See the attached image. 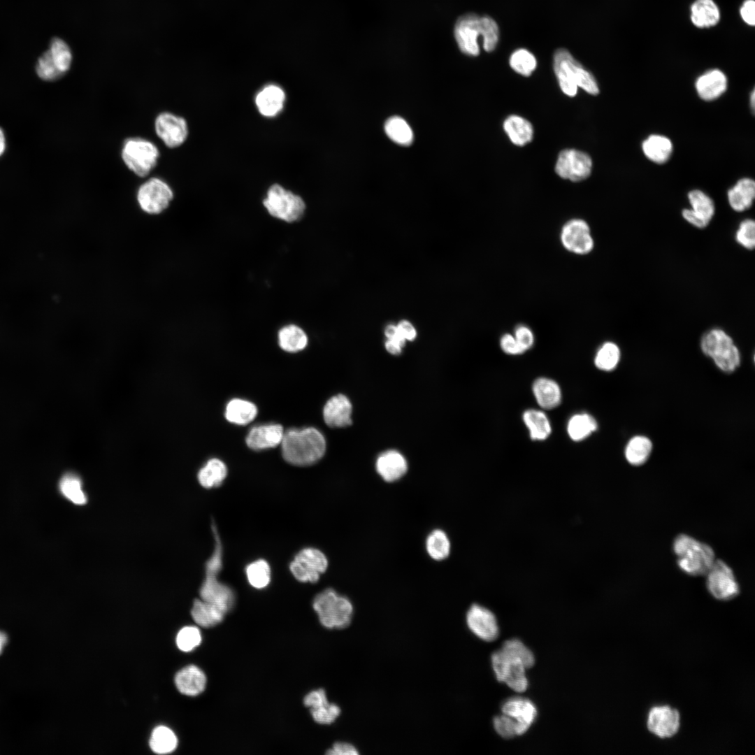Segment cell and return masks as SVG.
<instances>
[{
    "mask_svg": "<svg viewBox=\"0 0 755 755\" xmlns=\"http://www.w3.org/2000/svg\"><path fill=\"white\" fill-rule=\"evenodd\" d=\"M505 653L521 660L526 668H531L535 663L532 652L522 641L513 638L503 642L501 648Z\"/></svg>",
    "mask_w": 755,
    "mask_h": 755,
    "instance_id": "c3c4849f",
    "label": "cell"
},
{
    "mask_svg": "<svg viewBox=\"0 0 755 755\" xmlns=\"http://www.w3.org/2000/svg\"><path fill=\"white\" fill-rule=\"evenodd\" d=\"M284 435L280 424H265L254 426L246 437L247 445L252 450L259 451L278 446Z\"/></svg>",
    "mask_w": 755,
    "mask_h": 755,
    "instance_id": "7402d4cb",
    "label": "cell"
},
{
    "mask_svg": "<svg viewBox=\"0 0 755 755\" xmlns=\"http://www.w3.org/2000/svg\"><path fill=\"white\" fill-rule=\"evenodd\" d=\"M388 137L397 144L408 145L413 141V132L409 124L400 117L388 119L384 125Z\"/></svg>",
    "mask_w": 755,
    "mask_h": 755,
    "instance_id": "ee69618b",
    "label": "cell"
},
{
    "mask_svg": "<svg viewBox=\"0 0 755 755\" xmlns=\"http://www.w3.org/2000/svg\"><path fill=\"white\" fill-rule=\"evenodd\" d=\"M501 712L516 722L517 735L525 733L537 717L535 705L531 700L522 697L506 700L501 706Z\"/></svg>",
    "mask_w": 755,
    "mask_h": 755,
    "instance_id": "ffe728a7",
    "label": "cell"
},
{
    "mask_svg": "<svg viewBox=\"0 0 755 755\" xmlns=\"http://www.w3.org/2000/svg\"><path fill=\"white\" fill-rule=\"evenodd\" d=\"M500 345L502 350L510 355H519L525 352L515 336L510 333L502 336L500 340Z\"/></svg>",
    "mask_w": 755,
    "mask_h": 755,
    "instance_id": "11a10c76",
    "label": "cell"
},
{
    "mask_svg": "<svg viewBox=\"0 0 755 755\" xmlns=\"http://www.w3.org/2000/svg\"><path fill=\"white\" fill-rule=\"evenodd\" d=\"M700 348L725 373L733 372L740 364V354L732 338L721 329H712L700 339Z\"/></svg>",
    "mask_w": 755,
    "mask_h": 755,
    "instance_id": "8992f818",
    "label": "cell"
},
{
    "mask_svg": "<svg viewBox=\"0 0 755 755\" xmlns=\"http://www.w3.org/2000/svg\"><path fill=\"white\" fill-rule=\"evenodd\" d=\"M690 18L698 28L715 26L720 20V11L713 0H696L691 6Z\"/></svg>",
    "mask_w": 755,
    "mask_h": 755,
    "instance_id": "4dcf8cb0",
    "label": "cell"
},
{
    "mask_svg": "<svg viewBox=\"0 0 755 755\" xmlns=\"http://www.w3.org/2000/svg\"><path fill=\"white\" fill-rule=\"evenodd\" d=\"M645 155L652 161L657 164L666 162L673 152V144L669 138L664 136L653 134L646 138L642 145Z\"/></svg>",
    "mask_w": 755,
    "mask_h": 755,
    "instance_id": "d6a6232c",
    "label": "cell"
},
{
    "mask_svg": "<svg viewBox=\"0 0 755 755\" xmlns=\"http://www.w3.org/2000/svg\"><path fill=\"white\" fill-rule=\"evenodd\" d=\"M494 726L497 733L503 738L510 739L517 735L516 722L506 714L495 717Z\"/></svg>",
    "mask_w": 755,
    "mask_h": 755,
    "instance_id": "f5cc1de1",
    "label": "cell"
},
{
    "mask_svg": "<svg viewBox=\"0 0 755 755\" xmlns=\"http://www.w3.org/2000/svg\"><path fill=\"white\" fill-rule=\"evenodd\" d=\"M597 429L596 420L588 413L575 414L570 418L567 424L568 436L575 442L584 440Z\"/></svg>",
    "mask_w": 755,
    "mask_h": 755,
    "instance_id": "8d00e7d4",
    "label": "cell"
},
{
    "mask_svg": "<svg viewBox=\"0 0 755 755\" xmlns=\"http://www.w3.org/2000/svg\"><path fill=\"white\" fill-rule=\"evenodd\" d=\"M532 390L537 403L542 408H555L561 401V388L558 383L552 379H536L533 383Z\"/></svg>",
    "mask_w": 755,
    "mask_h": 755,
    "instance_id": "4316f807",
    "label": "cell"
},
{
    "mask_svg": "<svg viewBox=\"0 0 755 755\" xmlns=\"http://www.w3.org/2000/svg\"><path fill=\"white\" fill-rule=\"evenodd\" d=\"M312 607L321 624L328 629L347 627L352 619L354 608L349 598L329 588L314 598Z\"/></svg>",
    "mask_w": 755,
    "mask_h": 755,
    "instance_id": "5b68a950",
    "label": "cell"
},
{
    "mask_svg": "<svg viewBox=\"0 0 755 755\" xmlns=\"http://www.w3.org/2000/svg\"><path fill=\"white\" fill-rule=\"evenodd\" d=\"M149 744L154 753L166 754L172 752L176 748L178 740L170 728L161 726L153 730Z\"/></svg>",
    "mask_w": 755,
    "mask_h": 755,
    "instance_id": "b9f144b4",
    "label": "cell"
},
{
    "mask_svg": "<svg viewBox=\"0 0 755 755\" xmlns=\"http://www.w3.org/2000/svg\"><path fill=\"white\" fill-rule=\"evenodd\" d=\"M454 34L460 50L467 55L477 56L480 53L477 42L479 36L483 39V48L493 51L498 41L499 29L496 21L489 16L475 13L465 14L458 18Z\"/></svg>",
    "mask_w": 755,
    "mask_h": 755,
    "instance_id": "6da1fadb",
    "label": "cell"
},
{
    "mask_svg": "<svg viewBox=\"0 0 755 755\" xmlns=\"http://www.w3.org/2000/svg\"><path fill=\"white\" fill-rule=\"evenodd\" d=\"M673 551L679 568L692 576L705 575L715 561L711 547L685 534L675 538Z\"/></svg>",
    "mask_w": 755,
    "mask_h": 755,
    "instance_id": "277c9868",
    "label": "cell"
},
{
    "mask_svg": "<svg viewBox=\"0 0 755 755\" xmlns=\"http://www.w3.org/2000/svg\"><path fill=\"white\" fill-rule=\"evenodd\" d=\"M563 246L569 252L584 255L594 248V241L587 222L572 219L564 224L560 235Z\"/></svg>",
    "mask_w": 755,
    "mask_h": 755,
    "instance_id": "5bb4252c",
    "label": "cell"
},
{
    "mask_svg": "<svg viewBox=\"0 0 755 755\" xmlns=\"http://www.w3.org/2000/svg\"><path fill=\"white\" fill-rule=\"evenodd\" d=\"M492 667L496 679L505 683L516 692H524L528 687L526 667L519 659L512 656L501 649L491 655Z\"/></svg>",
    "mask_w": 755,
    "mask_h": 755,
    "instance_id": "30bf717a",
    "label": "cell"
},
{
    "mask_svg": "<svg viewBox=\"0 0 755 755\" xmlns=\"http://www.w3.org/2000/svg\"><path fill=\"white\" fill-rule=\"evenodd\" d=\"M328 567V560L323 552L315 548L301 550L291 562L289 568L296 580L302 582H317Z\"/></svg>",
    "mask_w": 755,
    "mask_h": 755,
    "instance_id": "8fae6325",
    "label": "cell"
},
{
    "mask_svg": "<svg viewBox=\"0 0 755 755\" xmlns=\"http://www.w3.org/2000/svg\"><path fill=\"white\" fill-rule=\"evenodd\" d=\"M8 642V636L4 632L0 631V654Z\"/></svg>",
    "mask_w": 755,
    "mask_h": 755,
    "instance_id": "94428289",
    "label": "cell"
},
{
    "mask_svg": "<svg viewBox=\"0 0 755 755\" xmlns=\"http://www.w3.org/2000/svg\"><path fill=\"white\" fill-rule=\"evenodd\" d=\"M280 444L284 459L300 466L317 462L326 450L324 436L313 427L287 430L284 432Z\"/></svg>",
    "mask_w": 755,
    "mask_h": 755,
    "instance_id": "7a4b0ae2",
    "label": "cell"
},
{
    "mask_svg": "<svg viewBox=\"0 0 755 755\" xmlns=\"http://www.w3.org/2000/svg\"><path fill=\"white\" fill-rule=\"evenodd\" d=\"M303 703L310 708L314 721L320 724H331L341 712L338 705L329 703L323 689L308 693L303 699Z\"/></svg>",
    "mask_w": 755,
    "mask_h": 755,
    "instance_id": "44dd1931",
    "label": "cell"
},
{
    "mask_svg": "<svg viewBox=\"0 0 755 755\" xmlns=\"http://www.w3.org/2000/svg\"><path fill=\"white\" fill-rule=\"evenodd\" d=\"M754 102H755V93H754V90H753L752 94H751V96H750V104H751V107H752L753 111L754 110V106H755Z\"/></svg>",
    "mask_w": 755,
    "mask_h": 755,
    "instance_id": "6125c7cd",
    "label": "cell"
},
{
    "mask_svg": "<svg viewBox=\"0 0 755 755\" xmlns=\"http://www.w3.org/2000/svg\"><path fill=\"white\" fill-rule=\"evenodd\" d=\"M263 203L271 216L287 222L301 220L305 209V204L299 196L277 184L269 188Z\"/></svg>",
    "mask_w": 755,
    "mask_h": 755,
    "instance_id": "9c48e42d",
    "label": "cell"
},
{
    "mask_svg": "<svg viewBox=\"0 0 755 755\" xmlns=\"http://www.w3.org/2000/svg\"><path fill=\"white\" fill-rule=\"evenodd\" d=\"M652 449V443L647 437L636 436L627 443L624 452L625 457L630 464L640 466L648 459Z\"/></svg>",
    "mask_w": 755,
    "mask_h": 755,
    "instance_id": "ab89813d",
    "label": "cell"
},
{
    "mask_svg": "<svg viewBox=\"0 0 755 755\" xmlns=\"http://www.w3.org/2000/svg\"><path fill=\"white\" fill-rule=\"evenodd\" d=\"M227 612L222 607L205 601L195 599L191 610L192 617L199 626L209 628L220 623Z\"/></svg>",
    "mask_w": 755,
    "mask_h": 755,
    "instance_id": "f1b7e54d",
    "label": "cell"
},
{
    "mask_svg": "<svg viewBox=\"0 0 755 755\" xmlns=\"http://www.w3.org/2000/svg\"><path fill=\"white\" fill-rule=\"evenodd\" d=\"M726 75L719 69L710 70L699 76L696 81V89L699 96L705 101H712L719 97L727 88Z\"/></svg>",
    "mask_w": 755,
    "mask_h": 755,
    "instance_id": "d4e9b609",
    "label": "cell"
},
{
    "mask_svg": "<svg viewBox=\"0 0 755 755\" xmlns=\"http://www.w3.org/2000/svg\"><path fill=\"white\" fill-rule=\"evenodd\" d=\"M647 726L652 733L661 738H671L680 728V713L669 705L654 706L649 712Z\"/></svg>",
    "mask_w": 755,
    "mask_h": 755,
    "instance_id": "2e32d148",
    "label": "cell"
},
{
    "mask_svg": "<svg viewBox=\"0 0 755 755\" xmlns=\"http://www.w3.org/2000/svg\"><path fill=\"white\" fill-rule=\"evenodd\" d=\"M245 571L248 582L253 587L263 589L268 585L271 580V568L266 561L257 560L250 563Z\"/></svg>",
    "mask_w": 755,
    "mask_h": 755,
    "instance_id": "bcb514c9",
    "label": "cell"
},
{
    "mask_svg": "<svg viewBox=\"0 0 755 755\" xmlns=\"http://www.w3.org/2000/svg\"><path fill=\"white\" fill-rule=\"evenodd\" d=\"M226 474L224 463L218 459H211L199 471L198 480L202 487L210 489L221 485Z\"/></svg>",
    "mask_w": 755,
    "mask_h": 755,
    "instance_id": "f35d334b",
    "label": "cell"
},
{
    "mask_svg": "<svg viewBox=\"0 0 755 755\" xmlns=\"http://www.w3.org/2000/svg\"><path fill=\"white\" fill-rule=\"evenodd\" d=\"M503 129L510 140L516 145L523 146L533 138L532 124L522 117L515 115L508 117L504 121Z\"/></svg>",
    "mask_w": 755,
    "mask_h": 755,
    "instance_id": "1f68e13d",
    "label": "cell"
},
{
    "mask_svg": "<svg viewBox=\"0 0 755 755\" xmlns=\"http://www.w3.org/2000/svg\"><path fill=\"white\" fill-rule=\"evenodd\" d=\"M396 326L400 333L405 340L412 341L415 340L417 336V331L414 326L409 321L402 320Z\"/></svg>",
    "mask_w": 755,
    "mask_h": 755,
    "instance_id": "680465c9",
    "label": "cell"
},
{
    "mask_svg": "<svg viewBox=\"0 0 755 755\" xmlns=\"http://www.w3.org/2000/svg\"><path fill=\"white\" fill-rule=\"evenodd\" d=\"M201 639V632L197 627L186 626L178 632L176 644L181 651L188 652L198 647Z\"/></svg>",
    "mask_w": 755,
    "mask_h": 755,
    "instance_id": "681fc988",
    "label": "cell"
},
{
    "mask_svg": "<svg viewBox=\"0 0 755 755\" xmlns=\"http://www.w3.org/2000/svg\"><path fill=\"white\" fill-rule=\"evenodd\" d=\"M384 334L387 337L384 343L387 351L394 355L400 354L406 340L400 333L397 326L388 324L384 329Z\"/></svg>",
    "mask_w": 755,
    "mask_h": 755,
    "instance_id": "816d5d0a",
    "label": "cell"
},
{
    "mask_svg": "<svg viewBox=\"0 0 755 755\" xmlns=\"http://www.w3.org/2000/svg\"><path fill=\"white\" fill-rule=\"evenodd\" d=\"M45 52L52 64L62 76L68 72L71 66L73 55L64 41L59 38H52Z\"/></svg>",
    "mask_w": 755,
    "mask_h": 755,
    "instance_id": "d590c367",
    "label": "cell"
},
{
    "mask_svg": "<svg viewBox=\"0 0 755 755\" xmlns=\"http://www.w3.org/2000/svg\"><path fill=\"white\" fill-rule=\"evenodd\" d=\"M59 487L62 495L73 503L82 505L87 503V498L82 489L81 480L78 475L73 473L64 475Z\"/></svg>",
    "mask_w": 755,
    "mask_h": 755,
    "instance_id": "7bdbcfd3",
    "label": "cell"
},
{
    "mask_svg": "<svg viewBox=\"0 0 755 755\" xmlns=\"http://www.w3.org/2000/svg\"><path fill=\"white\" fill-rule=\"evenodd\" d=\"M375 468L384 481L392 482L401 479L406 473L408 463L400 452L388 450L378 457Z\"/></svg>",
    "mask_w": 755,
    "mask_h": 755,
    "instance_id": "cb8c5ba5",
    "label": "cell"
},
{
    "mask_svg": "<svg viewBox=\"0 0 755 755\" xmlns=\"http://www.w3.org/2000/svg\"><path fill=\"white\" fill-rule=\"evenodd\" d=\"M553 66L560 88L567 96H575L578 87L591 95L599 93L594 76L575 60L567 50L559 48L555 51Z\"/></svg>",
    "mask_w": 755,
    "mask_h": 755,
    "instance_id": "3957f363",
    "label": "cell"
},
{
    "mask_svg": "<svg viewBox=\"0 0 755 755\" xmlns=\"http://www.w3.org/2000/svg\"><path fill=\"white\" fill-rule=\"evenodd\" d=\"M514 336L525 352L529 350L534 343L533 333L526 326L519 325L515 329Z\"/></svg>",
    "mask_w": 755,
    "mask_h": 755,
    "instance_id": "db71d44e",
    "label": "cell"
},
{
    "mask_svg": "<svg viewBox=\"0 0 755 755\" xmlns=\"http://www.w3.org/2000/svg\"><path fill=\"white\" fill-rule=\"evenodd\" d=\"M740 14L742 20L749 26L755 24V1L754 0H745L742 3Z\"/></svg>",
    "mask_w": 755,
    "mask_h": 755,
    "instance_id": "6f0895ef",
    "label": "cell"
},
{
    "mask_svg": "<svg viewBox=\"0 0 755 755\" xmlns=\"http://www.w3.org/2000/svg\"><path fill=\"white\" fill-rule=\"evenodd\" d=\"M735 240L747 250H753L755 246V222L752 219H746L740 222L735 232Z\"/></svg>",
    "mask_w": 755,
    "mask_h": 755,
    "instance_id": "f907efd6",
    "label": "cell"
},
{
    "mask_svg": "<svg viewBox=\"0 0 755 755\" xmlns=\"http://www.w3.org/2000/svg\"><path fill=\"white\" fill-rule=\"evenodd\" d=\"M466 619L468 628L479 638L487 642L497 638L499 633L497 620L489 609L473 604L466 613Z\"/></svg>",
    "mask_w": 755,
    "mask_h": 755,
    "instance_id": "e0dca14e",
    "label": "cell"
},
{
    "mask_svg": "<svg viewBox=\"0 0 755 755\" xmlns=\"http://www.w3.org/2000/svg\"><path fill=\"white\" fill-rule=\"evenodd\" d=\"M219 573L218 570L206 569V577L200 589V596L202 600L215 604L228 612L233 606L235 595L229 587L217 580Z\"/></svg>",
    "mask_w": 755,
    "mask_h": 755,
    "instance_id": "d6986e66",
    "label": "cell"
},
{
    "mask_svg": "<svg viewBox=\"0 0 755 755\" xmlns=\"http://www.w3.org/2000/svg\"><path fill=\"white\" fill-rule=\"evenodd\" d=\"M592 161L585 152L575 149L562 150L557 158L555 171L559 176L573 182L587 178L591 172Z\"/></svg>",
    "mask_w": 755,
    "mask_h": 755,
    "instance_id": "4fadbf2b",
    "label": "cell"
},
{
    "mask_svg": "<svg viewBox=\"0 0 755 755\" xmlns=\"http://www.w3.org/2000/svg\"><path fill=\"white\" fill-rule=\"evenodd\" d=\"M620 357V350L617 344L610 341L605 342L598 350L594 364L600 370L610 371L617 367Z\"/></svg>",
    "mask_w": 755,
    "mask_h": 755,
    "instance_id": "f6af8a7d",
    "label": "cell"
},
{
    "mask_svg": "<svg viewBox=\"0 0 755 755\" xmlns=\"http://www.w3.org/2000/svg\"><path fill=\"white\" fill-rule=\"evenodd\" d=\"M530 438L533 440H545L552 433V426L547 416L541 410L529 409L522 416Z\"/></svg>",
    "mask_w": 755,
    "mask_h": 755,
    "instance_id": "836d02e7",
    "label": "cell"
},
{
    "mask_svg": "<svg viewBox=\"0 0 755 755\" xmlns=\"http://www.w3.org/2000/svg\"><path fill=\"white\" fill-rule=\"evenodd\" d=\"M278 343L283 350L296 352L306 347L308 337L301 328L294 324H289L279 331Z\"/></svg>",
    "mask_w": 755,
    "mask_h": 755,
    "instance_id": "74e56055",
    "label": "cell"
},
{
    "mask_svg": "<svg viewBox=\"0 0 755 755\" xmlns=\"http://www.w3.org/2000/svg\"><path fill=\"white\" fill-rule=\"evenodd\" d=\"M173 199L174 192L171 187L159 178L147 180L136 192L138 208L148 217L156 218L166 213Z\"/></svg>",
    "mask_w": 755,
    "mask_h": 755,
    "instance_id": "52a82bcc",
    "label": "cell"
},
{
    "mask_svg": "<svg viewBox=\"0 0 755 755\" xmlns=\"http://www.w3.org/2000/svg\"><path fill=\"white\" fill-rule=\"evenodd\" d=\"M352 407L347 396L338 394L331 397L323 410L324 419L330 427H345L352 424Z\"/></svg>",
    "mask_w": 755,
    "mask_h": 755,
    "instance_id": "603a6c76",
    "label": "cell"
},
{
    "mask_svg": "<svg viewBox=\"0 0 755 755\" xmlns=\"http://www.w3.org/2000/svg\"><path fill=\"white\" fill-rule=\"evenodd\" d=\"M154 130L157 136L169 148L180 147L188 136L185 119L170 112H162L156 117Z\"/></svg>",
    "mask_w": 755,
    "mask_h": 755,
    "instance_id": "9a60e30c",
    "label": "cell"
},
{
    "mask_svg": "<svg viewBox=\"0 0 755 755\" xmlns=\"http://www.w3.org/2000/svg\"><path fill=\"white\" fill-rule=\"evenodd\" d=\"M510 65L517 73L529 76L536 68L537 60L528 50L520 48L510 55Z\"/></svg>",
    "mask_w": 755,
    "mask_h": 755,
    "instance_id": "7dc6e473",
    "label": "cell"
},
{
    "mask_svg": "<svg viewBox=\"0 0 755 755\" xmlns=\"http://www.w3.org/2000/svg\"><path fill=\"white\" fill-rule=\"evenodd\" d=\"M755 198V182L750 178H742L728 190V201L736 212L749 209Z\"/></svg>",
    "mask_w": 755,
    "mask_h": 755,
    "instance_id": "83f0119b",
    "label": "cell"
},
{
    "mask_svg": "<svg viewBox=\"0 0 755 755\" xmlns=\"http://www.w3.org/2000/svg\"><path fill=\"white\" fill-rule=\"evenodd\" d=\"M329 755H357V749L351 743L337 742L326 752Z\"/></svg>",
    "mask_w": 755,
    "mask_h": 755,
    "instance_id": "9f6ffc18",
    "label": "cell"
},
{
    "mask_svg": "<svg viewBox=\"0 0 755 755\" xmlns=\"http://www.w3.org/2000/svg\"><path fill=\"white\" fill-rule=\"evenodd\" d=\"M257 406L246 400L233 398L226 405L225 417L233 424L245 425L251 422L257 416Z\"/></svg>",
    "mask_w": 755,
    "mask_h": 755,
    "instance_id": "e575fe53",
    "label": "cell"
},
{
    "mask_svg": "<svg viewBox=\"0 0 755 755\" xmlns=\"http://www.w3.org/2000/svg\"><path fill=\"white\" fill-rule=\"evenodd\" d=\"M175 684L181 693L195 696L204 691L206 685V676L199 667L190 665L177 673L175 677Z\"/></svg>",
    "mask_w": 755,
    "mask_h": 755,
    "instance_id": "484cf974",
    "label": "cell"
},
{
    "mask_svg": "<svg viewBox=\"0 0 755 755\" xmlns=\"http://www.w3.org/2000/svg\"><path fill=\"white\" fill-rule=\"evenodd\" d=\"M450 541L446 533L440 529L432 531L426 539V550L436 561L447 558L450 552Z\"/></svg>",
    "mask_w": 755,
    "mask_h": 755,
    "instance_id": "60d3db41",
    "label": "cell"
},
{
    "mask_svg": "<svg viewBox=\"0 0 755 755\" xmlns=\"http://www.w3.org/2000/svg\"><path fill=\"white\" fill-rule=\"evenodd\" d=\"M285 94L278 86L264 87L256 96L255 102L261 114L266 117L276 115L283 108Z\"/></svg>",
    "mask_w": 755,
    "mask_h": 755,
    "instance_id": "f546056e",
    "label": "cell"
},
{
    "mask_svg": "<svg viewBox=\"0 0 755 755\" xmlns=\"http://www.w3.org/2000/svg\"><path fill=\"white\" fill-rule=\"evenodd\" d=\"M705 575L707 588L716 599L728 601L738 595L739 585L733 572L723 561L715 559Z\"/></svg>",
    "mask_w": 755,
    "mask_h": 755,
    "instance_id": "7c38bea8",
    "label": "cell"
},
{
    "mask_svg": "<svg viewBox=\"0 0 755 755\" xmlns=\"http://www.w3.org/2000/svg\"><path fill=\"white\" fill-rule=\"evenodd\" d=\"M691 208L684 209V219L698 229L705 228L712 219L715 208L712 199L703 192L694 189L688 194Z\"/></svg>",
    "mask_w": 755,
    "mask_h": 755,
    "instance_id": "ac0fdd59",
    "label": "cell"
},
{
    "mask_svg": "<svg viewBox=\"0 0 755 755\" xmlns=\"http://www.w3.org/2000/svg\"><path fill=\"white\" fill-rule=\"evenodd\" d=\"M6 149V138L4 131L0 127V157H1Z\"/></svg>",
    "mask_w": 755,
    "mask_h": 755,
    "instance_id": "91938a15",
    "label": "cell"
},
{
    "mask_svg": "<svg viewBox=\"0 0 755 755\" xmlns=\"http://www.w3.org/2000/svg\"><path fill=\"white\" fill-rule=\"evenodd\" d=\"M121 157L131 171L138 177H145L157 166L159 151L150 141L133 137L124 142Z\"/></svg>",
    "mask_w": 755,
    "mask_h": 755,
    "instance_id": "ba28073f",
    "label": "cell"
}]
</instances>
